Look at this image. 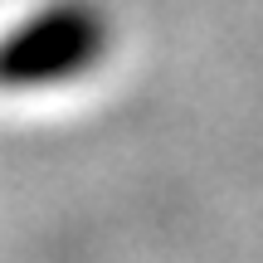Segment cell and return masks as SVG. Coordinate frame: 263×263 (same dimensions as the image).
<instances>
[{"mask_svg": "<svg viewBox=\"0 0 263 263\" xmlns=\"http://www.w3.org/2000/svg\"><path fill=\"white\" fill-rule=\"evenodd\" d=\"M103 49H107L103 15L83 0H59V5L39 10L34 20L15 25L10 34H0V93L78 78L103 59Z\"/></svg>", "mask_w": 263, "mask_h": 263, "instance_id": "1", "label": "cell"}]
</instances>
